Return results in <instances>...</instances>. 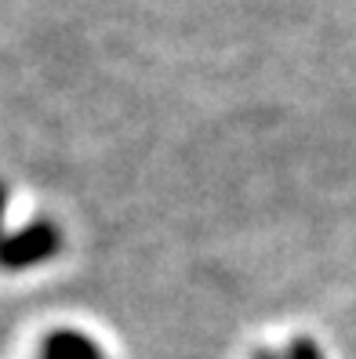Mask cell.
<instances>
[{"mask_svg":"<svg viewBox=\"0 0 356 359\" xmlns=\"http://www.w3.org/2000/svg\"><path fill=\"white\" fill-rule=\"evenodd\" d=\"M62 236L51 222H33L22 232L0 240V269H29L58 255Z\"/></svg>","mask_w":356,"mask_h":359,"instance_id":"1","label":"cell"},{"mask_svg":"<svg viewBox=\"0 0 356 359\" xmlns=\"http://www.w3.org/2000/svg\"><path fill=\"white\" fill-rule=\"evenodd\" d=\"M40 359H106L102 348L77 330H51L40 345Z\"/></svg>","mask_w":356,"mask_h":359,"instance_id":"2","label":"cell"},{"mask_svg":"<svg viewBox=\"0 0 356 359\" xmlns=\"http://www.w3.org/2000/svg\"><path fill=\"white\" fill-rule=\"evenodd\" d=\"M287 359H324V355H320L317 341H309V337H295V341H291Z\"/></svg>","mask_w":356,"mask_h":359,"instance_id":"3","label":"cell"},{"mask_svg":"<svg viewBox=\"0 0 356 359\" xmlns=\"http://www.w3.org/2000/svg\"><path fill=\"white\" fill-rule=\"evenodd\" d=\"M0 218H4V185H0ZM4 240V236H0Z\"/></svg>","mask_w":356,"mask_h":359,"instance_id":"4","label":"cell"},{"mask_svg":"<svg viewBox=\"0 0 356 359\" xmlns=\"http://www.w3.org/2000/svg\"><path fill=\"white\" fill-rule=\"evenodd\" d=\"M258 359H273V355H269V352H258Z\"/></svg>","mask_w":356,"mask_h":359,"instance_id":"5","label":"cell"}]
</instances>
